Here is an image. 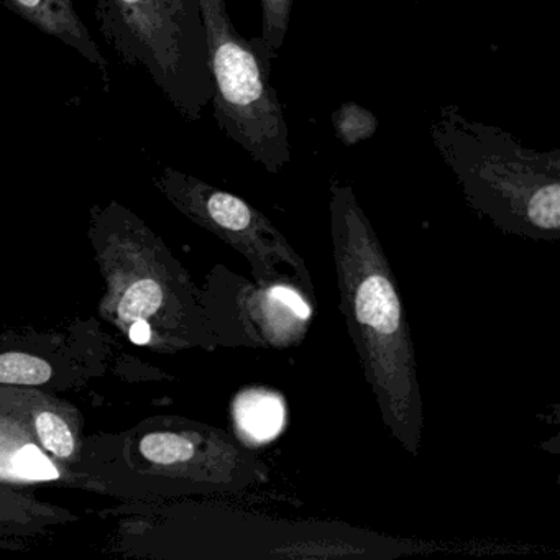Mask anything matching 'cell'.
Wrapping results in <instances>:
<instances>
[{
  "instance_id": "1",
  "label": "cell",
  "mask_w": 560,
  "mask_h": 560,
  "mask_svg": "<svg viewBox=\"0 0 560 560\" xmlns=\"http://www.w3.org/2000/svg\"><path fill=\"white\" fill-rule=\"evenodd\" d=\"M339 310L388 434L418 457L424 412L411 329L395 271L349 183L330 185Z\"/></svg>"
},
{
  "instance_id": "2",
  "label": "cell",
  "mask_w": 560,
  "mask_h": 560,
  "mask_svg": "<svg viewBox=\"0 0 560 560\" xmlns=\"http://www.w3.org/2000/svg\"><path fill=\"white\" fill-rule=\"evenodd\" d=\"M431 140L465 201L498 231L560 241V153L521 145L510 132L442 107Z\"/></svg>"
},
{
  "instance_id": "9",
  "label": "cell",
  "mask_w": 560,
  "mask_h": 560,
  "mask_svg": "<svg viewBox=\"0 0 560 560\" xmlns=\"http://www.w3.org/2000/svg\"><path fill=\"white\" fill-rule=\"evenodd\" d=\"M261 35L255 44L268 63L277 58L287 40L293 0H260Z\"/></svg>"
},
{
  "instance_id": "12",
  "label": "cell",
  "mask_w": 560,
  "mask_h": 560,
  "mask_svg": "<svg viewBox=\"0 0 560 560\" xmlns=\"http://www.w3.org/2000/svg\"><path fill=\"white\" fill-rule=\"evenodd\" d=\"M332 124L337 137L350 147L370 139L378 127V120L370 110L353 103L340 106L339 110L334 113Z\"/></svg>"
},
{
  "instance_id": "8",
  "label": "cell",
  "mask_w": 560,
  "mask_h": 560,
  "mask_svg": "<svg viewBox=\"0 0 560 560\" xmlns=\"http://www.w3.org/2000/svg\"><path fill=\"white\" fill-rule=\"evenodd\" d=\"M234 421L244 444H270L287 425L283 396L268 388L242 392L235 399Z\"/></svg>"
},
{
  "instance_id": "14",
  "label": "cell",
  "mask_w": 560,
  "mask_h": 560,
  "mask_svg": "<svg viewBox=\"0 0 560 560\" xmlns=\"http://www.w3.org/2000/svg\"><path fill=\"white\" fill-rule=\"evenodd\" d=\"M15 468L19 474L37 480H54L58 478L57 468L54 467L47 455L35 445H25L15 455Z\"/></svg>"
},
{
  "instance_id": "11",
  "label": "cell",
  "mask_w": 560,
  "mask_h": 560,
  "mask_svg": "<svg viewBox=\"0 0 560 560\" xmlns=\"http://www.w3.org/2000/svg\"><path fill=\"white\" fill-rule=\"evenodd\" d=\"M51 378V366L45 360L27 353L0 355V383L42 385Z\"/></svg>"
},
{
  "instance_id": "13",
  "label": "cell",
  "mask_w": 560,
  "mask_h": 560,
  "mask_svg": "<svg viewBox=\"0 0 560 560\" xmlns=\"http://www.w3.org/2000/svg\"><path fill=\"white\" fill-rule=\"evenodd\" d=\"M38 438L42 444L58 457H70L74 451V439L70 428L63 419L58 418L54 412H42L37 416Z\"/></svg>"
},
{
  "instance_id": "3",
  "label": "cell",
  "mask_w": 560,
  "mask_h": 560,
  "mask_svg": "<svg viewBox=\"0 0 560 560\" xmlns=\"http://www.w3.org/2000/svg\"><path fill=\"white\" fill-rule=\"evenodd\" d=\"M107 44L132 68H143L186 120L212 103L208 44L199 0H97Z\"/></svg>"
},
{
  "instance_id": "4",
  "label": "cell",
  "mask_w": 560,
  "mask_h": 560,
  "mask_svg": "<svg viewBox=\"0 0 560 560\" xmlns=\"http://www.w3.org/2000/svg\"><path fill=\"white\" fill-rule=\"evenodd\" d=\"M199 4L215 122L255 163L277 175L290 163L291 147L287 116L271 83V63L255 42L235 31L225 0H199Z\"/></svg>"
},
{
  "instance_id": "5",
  "label": "cell",
  "mask_w": 560,
  "mask_h": 560,
  "mask_svg": "<svg viewBox=\"0 0 560 560\" xmlns=\"http://www.w3.org/2000/svg\"><path fill=\"white\" fill-rule=\"evenodd\" d=\"M160 183L170 198L196 221L208 225L247 258L255 281L271 280L281 273L280 267H288L304 290L316 296L313 277L303 257L264 212L232 192L175 170H165Z\"/></svg>"
},
{
  "instance_id": "15",
  "label": "cell",
  "mask_w": 560,
  "mask_h": 560,
  "mask_svg": "<svg viewBox=\"0 0 560 560\" xmlns=\"http://www.w3.org/2000/svg\"><path fill=\"white\" fill-rule=\"evenodd\" d=\"M130 339L137 346H145L150 340V327L145 319L136 320L130 327Z\"/></svg>"
},
{
  "instance_id": "6",
  "label": "cell",
  "mask_w": 560,
  "mask_h": 560,
  "mask_svg": "<svg viewBox=\"0 0 560 560\" xmlns=\"http://www.w3.org/2000/svg\"><path fill=\"white\" fill-rule=\"evenodd\" d=\"M218 313L225 343L255 350H290L301 346L316 313V296L294 275L248 281L225 273Z\"/></svg>"
},
{
  "instance_id": "10",
  "label": "cell",
  "mask_w": 560,
  "mask_h": 560,
  "mask_svg": "<svg viewBox=\"0 0 560 560\" xmlns=\"http://www.w3.org/2000/svg\"><path fill=\"white\" fill-rule=\"evenodd\" d=\"M163 304V290L155 280H140L129 288L119 304L120 319L136 323L149 319Z\"/></svg>"
},
{
  "instance_id": "7",
  "label": "cell",
  "mask_w": 560,
  "mask_h": 560,
  "mask_svg": "<svg viewBox=\"0 0 560 560\" xmlns=\"http://www.w3.org/2000/svg\"><path fill=\"white\" fill-rule=\"evenodd\" d=\"M2 4L38 31L77 50L104 74L107 73L106 58L81 21L74 9V0H2Z\"/></svg>"
}]
</instances>
